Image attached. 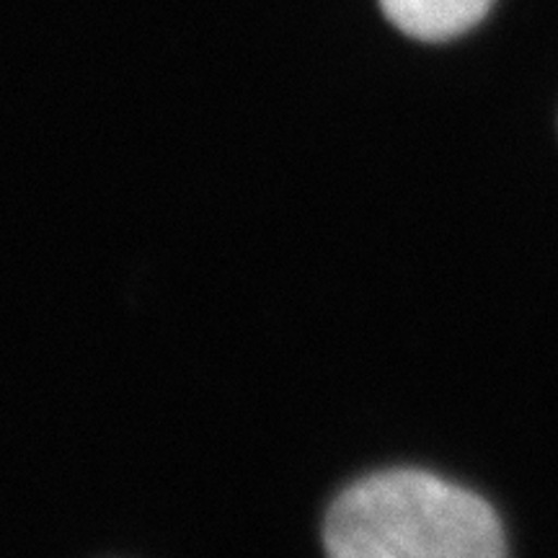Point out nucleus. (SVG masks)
<instances>
[{
  "mask_svg": "<svg viewBox=\"0 0 558 558\" xmlns=\"http://www.w3.org/2000/svg\"><path fill=\"white\" fill-rule=\"evenodd\" d=\"M324 546L337 558H499L505 530L469 488L424 471H383L333 501Z\"/></svg>",
  "mask_w": 558,
  "mask_h": 558,
  "instance_id": "1",
  "label": "nucleus"
},
{
  "mask_svg": "<svg viewBox=\"0 0 558 558\" xmlns=\"http://www.w3.org/2000/svg\"><path fill=\"white\" fill-rule=\"evenodd\" d=\"M492 3L494 0H380V9L407 37L445 41L473 29Z\"/></svg>",
  "mask_w": 558,
  "mask_h": 558,
  "instance_id": "2",
  "label": "nucleus"
}]
</instances>
